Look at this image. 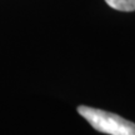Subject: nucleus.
<instances>
[{
	"label": "nucleus",
	"instance_id": "f03ea898",
	"mask_svg": "<svg viewBox=\"0 0 135 135\" xmlns=\"http://www.w3.org/2000/svg\"><path fill=\"white\" fill-rule=\"evenodd\" d=\"M110 8L119 11H134L135 0H105Z\"/></svg>",
	"mask_w": 135,
	"mask_h": 135
},
{
	"label": "nucleus",
	"instance_id": "f257e3e1",
	"mask_svg": "<svg viewBox=\"0 0 135 135\" xmlns=\"http://www.w3.org/2000/svg\"><path fill=\"white\" fill-rule=\"evenodd\" d=\"M78 113L99 133L108 135H135V124L120 115L85 105L79 106Z\"/></svg>",
	"mask_w": 135,
	"mask_h": 135
}]
</instances>
